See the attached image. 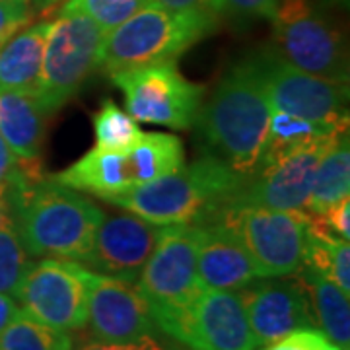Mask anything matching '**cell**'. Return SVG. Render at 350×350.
<instances>
[{
    "label": "cell",
    "mask_w": 350,
    "mask_h": 350,
    "mask_svg": "<svg viewBox=\"0 0 350 350\" xmlns=\"http://www.w3.org/2000/svg\"><path fill=\"white\" fill-rule=\"evenodd\" d=\"M14 228L31 257L80 261L103 208L76 189L45 177L39 162H18L2 185Z\"/></svg>",
    "instance_id": "1"
},
{
    "label": "cell",
    "mask_w": 350,
    "mask_h": 350,
    "mask_svg": "<svg viewBox=\"0 0 350 350\" xmlns=\"http://www.w3.org/2000/svg\"><path fill=\"white\" fill-rule=\"evenodd\" d=\"M273 107L251 59L236 64L202 103L195 125L206 152L241 179L259 172L271 129Z\"/></svg>",
    "instance_id": "2"
},
{
    "label": "cell",
    "mask_w": 350,
    "mask_h": 350,
    "mask_svg": "<svg viewBox=\"0 0 350 350\" xmlns=\"http://www.w3.org/2000/svg\"><path fill=\"white\" fill-rule=\"evenodd\" d=\"M243 183L224 162L204 154L172 174L103 200L158 226L204 224Z\"/></svg>",
    "instance_id": "3"
},
{
    "label": "cell",
    "mask_w": 350,
    "mask_h": 350,
    "mask_svg": "<svg viewBox=\"0 0 350 350\" xmlns=\"http://www.w3.org/2000/svg\"><path fill=\"white\" fill-rule=\"evenodd\" d=\"M218 18L199 12H172L146 6L105 36L101 66L107 75L154 63L177 61L211 36Z\"/></svg>",
    "instance_id": "4"
},
{
    "label": "cell",
    "mask_w": 350,
    "mask_h": 350,
    "mask_svg": "<svg viewBox=\"0 0 350 350\" xmlns=\"http://www.w3.org/2000/svg\"><path fill=\"white\" fill-rule=\"evenodd\" d=\"M185 163L181 138L167 133H144L126 150H92L66 170L51 175L55 181L101 200L146 185Z\"/></svg>",
    "instance_id": "5"
},
{
    "label": "cell",
    "mask_w": 350,
    "mask_h": 350,
    "mask_svg": "<svg viewBox=\"0 0 350 350\" xmlns=\"http://www.w3.org/2000/svg\"><path fill=\"white\" fill-rule=\"evenodd\" d=\"M105 31L82 14L61 12L49 22L43 47L38 98L47 115L72 100L101 66Z\"/></svg>",
    "instance_id": "6"
},
{
    "label": "cell",
    "mask_w": 350,
    "mask_h": 350,
    "mask_svg": "<svg viewBox=\"0 0 350 350\" xmlns=\"http://www.w3.org/2000/svg\"><path fill=\"white\" fill-rule=\"evenodd\" d=\"M271 22V49L280 59L313 76L349 82L345 38L312 0H280Z\"/></svg>",
    "instance_id": "7"
},
{
    "label": "cell",
    "mask_w": 350,
    "mask_h": 350,
    "mask_svg": "<svg viewBox=\"0 0 350 350\" xmlns=\"http://www.w3.org/2000/svg\"><path fill=\"white\" fill-rule=\"evenodd\" d=\"M199 224L165 226L137 278L148 300L158 329L165 333L202 290L197 275Z\"/></svg>",
    "instance_id": "8"
},
{
    "label": "cell",
    "mask_w": 350,
    "mask_h": 350,
    "mask_svg": "<svg viewBox=\"0 0 350 350\" xmlns=\"http://www.w3.org/2000/svg\"><path fill=\"white\" fill-rule=\"evenodd\" d=\"M211 220L222 222L238 236L261 278L296 275L301 267L308 211L230 206Z\"/></svg>",
    "instance_id": "9"
},
{
    "label": "cell",
    "mask_w": 350,
    "mask_h": 350,
    "mask_svg": "<svg viewBox=\"0 0 350 350\" xmlns=\"http://www.w3.org/2000/svg\"><path fill=\"white\" fill-rule=\"evenodd\" d=\"M98 273L70 259L31 262L14 300L22 313L43 325L72 333L86 327L88 304Z\"/></svg>",
    "instance_id": "10"
},
{
    "label": "cell",
    "mask_w": 350,
    "mask_h": 350,
    "mask_svg": "<svg viewBox=\"0 0 350 350\" xmlns=\"http://www.w3.org/2000/svg\"><path fill=\"white\" fill-rule=\"evenodd\" d=\"M123 92L129 115L140 123L185 131L195 125L204 100V86L191 82L177 61L154 63L111 75Z\"/></svg>",
    "instance_id": "11"
},
{
    "label": "cell",
    "mask_w": 350,
    "mask_h": 350,
    "mask_svg": "<svg viewBox=\"0 0 350 350\" xmlns=\"http://www.w3.org/2000/svg\"><path fill=\"white\" fill-rule=\"evenodd\" d=\"M273 111L310 121L349 125V82L313 76L280 59L271 47L250 57Z\"/></svg>",
    "instance_id": "12"
},
{
    "label": "cell",
    "mask_w": 350,
    "mask_h": 350,
    "mask_svg": "<svg viewBox=\"0 0 350 350\" xmlns=\"http://www.w3.org/2000/svg\"><path fill=\"white\" fill-rule=\"evenodd\" d=\"M347 131L315 140L275 162L265 163L257 174L241 185L239 191L230 197L222 208L265 206L278 211H308L317 163L335 144V140Z\"/></svg>",
    "instance_id": "13"
},
{
    "label": "cell",
    "mask_w": 350,
    "mask_h": 350,
    "mask_svg": "<svg viewBox=\"0 0 350 350\" xmlns=\"http://www.w3.org/2000/svg\"><path fill=\"white\" fill-rule=\"evenodd\" d=\"M189 350H255L257 342L239 292L202 288L165 331Z\"/></svg>",
    "instance_id": "14"
},
{
    "label": "cell",
    "mask_w": 350,
    "mask_h": 350,
    "mask_svg": "<svg viewBox=\"0 0 350 350\" xmlns=\"http://www.w3.org/2000/svg\"><path fill=\"white\" fill-rule=\"evenodd\" d=\"M165 226L148 222L133 213L103 216L80 265L98 273L137 282Z\"/></svg>",
    "instance_id": "15"
},
{
    "label": "cell",
    "mask_w": 350,
    "mask_h": 350,
    "mask_svg": "<svg viewBox=\"0 0 350 350\" xmlns=\"http://www.w3.org/2000/svg\"><path fill=\"white\" fill-rule=\"evenodd\" d=\"M238 292L257 349L273 345L298 329L315 327L312 306L298 278L255 280Z\"/></svg>",
    "instance_id": "16"
},
{
    "label": "cell",
    "mask_w": 350,
    "mask_h": 350,
    "mask_svg": "<svg viewBox=\"0 0 350 350\" xmlns=\"http://www.w3.org/2000/svg\"><path fill=\"white\" fill-rule=\"evenodd\" d=\"M92 337L121 342L162 333L154 319L148 300L137 282L98 275L88 304V321Z\"/></svg>",
    "instance_id": "17"
},
{
    "label": "cell",
    "mask_w": 350,
    "mask_h": 350,
    "mask_svg": "<svg viewBox=\"0 0 350 350\" xmlns=\"http://www.w3.org/2000/svg\"><path fill=\"white\" fill-rule=\"evenodd\" d=\"M199 226L197 275L202 288L238 292L261 278L247 250L228 226L218 220Z\"/></svg>",
    "instance_id": "18"
},
{
    "label": "cell",
    "mask_w": 350,
    "mask_h": 350,
    "mask_svg": "<svg viewBox=\"0 0 350 350\" xmlns=\"http://www.w3.org/2000/svg\"><path fill=\"white\" fill-rule=\"evenodd\" d=\"M45 119L38 92H0V135L20 162H39Z\"/></svg>",
    "instance_id": "19"
},
{
    "label": "cell",
    "mask_w": 350,
    "mask_h": 350,
    "mask_svg": "<svg viewBox=\"0 0 350 350\" xmlns=\"http://www.w3.org/2000/svg\"><path fill=\"white\" fill-rule=\"evenodd\" d=\"M49 22L25 25L0 49V92H36Z\"/></svg>",
    "instance_id": "20"
},
{
    "label": "cell",
    "mask_w": 350,
    "mask_h": 350,
    "mask_svg": "<svg viewBox=\"0 0 350 350\" xmlns=\"http://www.w3.org/2000/svg\"><path fill=\"white\" fill-rule=\"evenodd\" d=\"M298 280L308 294L312 306L315 327L335 342L340 350L350 349V304L349 294L329 280L327 276L315 273L313 269L301 265Z\"/></svg>",
    "instance_id": "21"
},
{
    "label": "cell",
    "mask_w": 350,
    "mask_h": 350,
    "mask_svg": "<svg viewBox=\"0 0 350 350\" xmlns=\"http://www.w3.org/2000/svg\"><path fill=\"white\" fill-rule=\"evenodd\" d=\"M350 197V144L349 131L319 160L313 174L308 213L321 214L329 206Z\"/></svg>",
    "instance_id": "22"
},
{
    "label": "cell",
    "mask_w": 350,
    "mask_h": 350,
    "mask_svg": "<svg viewBox=\"0 0 350 350\" xmlns=\"http://www.w3.org/2000/svg\"><path fill=\"white\" fill-rule=\"evenodd\" d=\"M347 129L349 125H331V123H321V121H310V119L296 117V115L284 111H273L261 167L265 163L275 162L278 158L298 150L301 146H308L315 140L337 135Z\"/></svg>",
    "instance_id": "23"
},
{
    "label": "cell",
    "mask_w": 350,
    "mask_h": 350,
    "mask_svg": "<svg viewBox=\"0 0 350 350\" xmlns=\"http://www.w3.org/2000/svg\"><path fill=\"white\" fill-rule=\"evenodd\" d=\"M301 265L333 280L342 292H350V247L347 239L335 238L317 228L306 230V247Z\"/></svg>",
    "instance_id": "24"
},
{
    "label": "cell",
    "mask_w": 350,
    "mask_h": 350,
    "mask_svg": "<svg viewBox=\"0 0 350 350\" xmlns=\"http://www.w3.org/2000/svg\"><path fill=\"white\" fill-rule=\"evenodd\" d=\"M72 345L70 333L51 329L22 312L0 333V350H72Z\"/></svg>",
    "instance_id": "25"
},
{
    "label": "cell",
    "mask_w": 350,
    "mask_h": 350,
    "mask_svg": "<svg viewBox=\"0 0 350 350\" xmlns=\"http://www.w3.org/2000/svg\"><path fill=\"white\" fill-rule=\"evenodd\" d=\"M96 146L98 150H126L135 146L144 135L138 123L113 100H105L94 117Z\"/></svg>",
    "instance_id": "26"
},
{
    "label": "cell",
    "mask_w": 350,
    "mask_h": 350,
    "mask_svg": "<svg viewBox=\"0 0 350 350\" xmlns=\"http://www.w3.org/2000/svg\"><path fill=\"white\" fill-rule=\"evenodd\" d=\"M150 4L152 0H66L61 12L82 14L109 33Z\"/></svg>",
    "instance_id": "27"
},
{
    "label": "cell",
    "mask_w": 350,
    "mask_h": 350,
    "mask_svg": "<svg viewBox=\"0 0 350 350\" xmlns=\"http://www.w3.org/2000/svg\"><path fill=\"white\" fill-rule=\"evenodd\" d=\"M31 267V255L25 251L16 228H0V292L16 296Z\"/></svg>",
    "instance_id": "28"
},
{
    "label": "cell",
    "mask_w": 350,
    "mask_h": 350,
    "mask_svg": "<svg viewBox=\"0 0 350 350\" xmlns=\"http://www.w3.org/2000/svg\"><path fill=\"white\" fill-rule=\"evenodd\" d=\"M72 350H189L185 345L175 340L165 333H154L146 337L135 338V340H121V342H109V340H98V338H84L78 345H72Z\"/></svg>",
    "instance_id": "29"
},
{
    "label": "cell",
    "mask_w": 350,
    "mask_h": 350,
    "mask_svg": "<svg viewBox=\"0 0 350 350\" xmlns=\"http://www.w3.org/2000/svg\"><path fill=\"white\" fill-rule=\"evenodd\" d=\"M255 350H340L331 342L329 338L315 327H306V329H298L294 333H290L284 338L276 340L273 345L267 347H259Z\"/></svg>",
    "instance_id": "30"
},
{
    "label": "cell",
    "mask_w": 350,
    "mask_h": 350,
    "mask_svg": "<svg viewBox=\"0 0 350 350\" xmlns=\"http://www.w3.org/2000/svg\"><path fill=\"white\" fill-rule=\"evenodd\" d=\"M278 2L280 0H222V14L243 24L255 20H271Z\"/></svg>",
    "instance_id": "31"
},
{
    "label": "cell",
    "mask_w": 350,
    "mask_h": 350,
    "mask_svg": "<svg viewBox=\"0 0 350 350\" xmlns=\"http://www.w3.org/2000/svg\"><path fill=\"white\" fill-rule=\"evenodd\" d=\"M33 14H36V8L29 4L0 0V49L20 29L31 24Z\"/></svg>",
    "instance_id": "32"
},
{
    "label": "cell",
    "mask_w": 350,
    "mask_h": 350,
    "mask_svg": "<svg viewBox=\"0 0 350 350\" xmlns=\"http://www.w3.org/2000/svg\"><path fill=\"white\" fill-rule=\"evenodd\" d=\"M319 222L340 239H350V200L345 199L329 206L325 213L317 214Z\"/></svg>",
    "instance_id": "33"
},
{
    "label": "cell",
    "mask_w": 350,
    "mask_h": 350,
    "mask_svg": "<svg viewBox=\"0 0 350 350\" xmlns=\"http://www.w3.org/2000/svg\"><path fill=\"white\" fill-rule=\"evenodd\" d=\"M152 4L172 12H199L214 18L222 16V0H152Z\"/></svg>",
    "instance_id": "34"
},
{
    "label": "cell",
    "mask_w": 350,
    "mask_h": 350,
    "mask_svg": "<svg viewBox=\"0 0 350 350\" xmlns=\"http://www.w3.org/2000/svg\"><path fill=\"white\" fill-rule=\"evenodd\" d=\"M18 163V158L14 156L12 150L8 148V144L4 142V138L0 135V187L6 183V179L10 177Z\"/></svg>",
    "instance_id": "35"
},
{
    "label": "cell",
    "mask_w": 350,
    "mask_h": 350,
    "mask_svg": "<svg viewBox=\"0 0 350 350\" xmlns=\"http://www.w3.org/2000/svg\"><path fill=\"white\" fill-rule=\"evenodd\" d=\"M20 312H22V310H20V306L16 304V300H14L12 296L0 292V333L8 327L10 321L16 319V315Z\"/></svg>",
    "instance_id": "36"
},
{
    "label": "cell",
    "mask_w": 350,
    "mask_h": 350,
    "mask_svg": "<svg viewBox=\"0 0 350 350\" xmlns=\"http://www.w3.org/2000/svg\"><path fill=\"white\" fill-rule=\"evenodd\" d=\"M8 226H14L12 211H10L8 199L4 195V189L0 187V228H8Z\"/></svg>",
    "instance_id": "37"
},
{
    "label": "cell",
    "mask_w": 350,
    "mask_h": 350,
    "mask_svg": "<svg viewBox=\"0 0 350 350\" xmlns=\"http://www.w3.org/2000/svg\"><path fill=\"white\" fill-rule=\"evenodd\" d=\"M10 2H24V4L33 6V8H45L47 4L55 2V0H10Z\"/></svg>",
    "instance_id": "38"
},
{
    "label": "cell",
    "mask_w": 350,
    "mask_h": 350,
    "mask_svg": "<svg viewBox=\"0 0 350 350\" xmlns=\"http://www.w3.org/2000/svg\"><path fill=\"white\" fill-rule=\"evenodd\" d=\"M329 2H338V4H349V0H329Z\"/></svg>",
    "instance_id": "39"
}]
</instances>
